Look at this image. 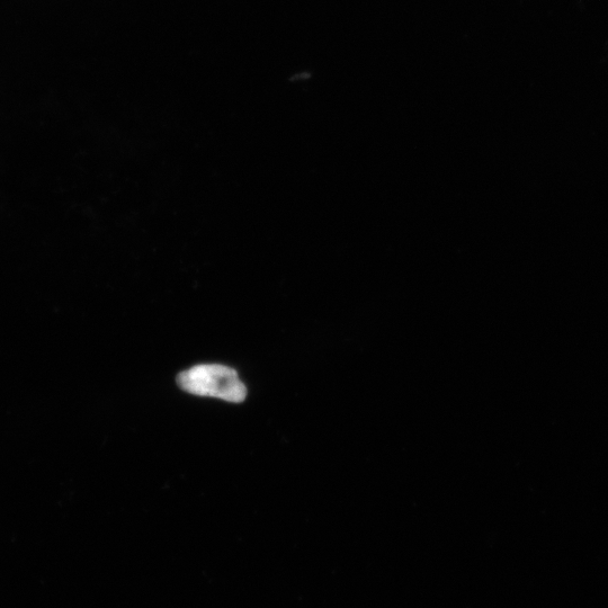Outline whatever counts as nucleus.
I'll list each match as a JSON object with an SVG mask.
<instances>
[{
    "instance_id": "obj_1",
    "label": "nucleus",
    "mask_w": 608,
    "mask_h": 608,
    "mask_svg": "<svg viewBox=\"0 0 608 608\" xmlns=\"http://www.w3.org/2000/svg\"><path fill=\"white\" fill-rule=\"evenodd\" d=\"M182 390L200 397L218 398L229 402L245 401L247 388L236 370L219 364L196 365L177 377Z\"/></svg>"
}]
</instances>
